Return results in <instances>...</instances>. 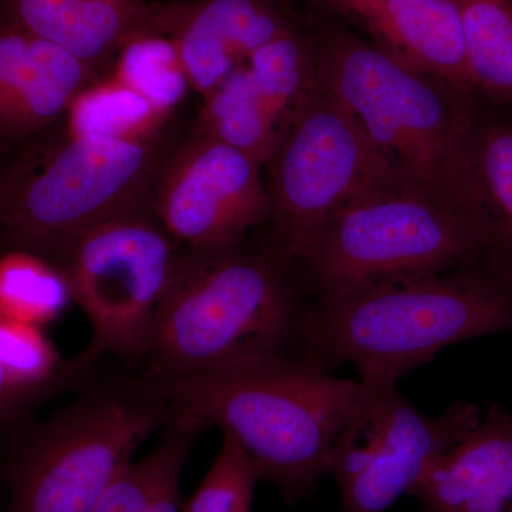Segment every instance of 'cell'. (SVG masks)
Masks as SVG:
<instances>
[{
    "label": "cell",
    "instance_id": "obj_12",
    "mask_svg": "<svg viewBox=\"0 0 512 512\" xmlns=\"http://www.w3.org/2000/svg\"><path fill=\"white\" fill-rule=\"evenodd\" d=\"M293 0H151L150 32L174 43L191 90L207 96L261 47L301 23Z\"/></svg>",
    "mask_w": 512,
    "mask_h": 512
},
{
    "label": "cell",
    "instance_id": "obj_17",
    "mask_svg": "<svg viewBox=\"0 0 512 512\" xmlns=\"http://www.w3.org/2000/svg\"><path fill=\"white\" fill-rule=\"evenodd\" d=\"M471 198L491 254L512 268V110L477 96L468 143Z\"/></svg>",
    "mask_w": 512,
    "mask_h": 512
},
{
    "label": "cell",
    "instance_id": "obj_13",
    "mask_svg": "<svg viewBox=\"0 0 512 512\" xmlns=\"http://www.w3.org/2000/svg\"><path fill=\"white\" fill-rule=\"evenodd\" d=\"M99 73L0 15V141H30L63 120Z\"/></svg>",
    "mask_w": 512,
    "mask_h": 512
},
{
    "label": "cell",
    "instance_id": "obj_4",
    "mask_svg": "<svg viewBox=\"0 0 512 512\" xmlns=\"http://www.w3.org/2000/svg\"><path fill=\"white\" fill-rule=\"evenodd\" d=\"M140 379L173 412L220 427L237 441L261 481L292 505L328 477L333 444L362 389L299 355L205 375Z\"/></svg>",
    "mask_w": 512,
    "mask_h": 512
},
{
    "label": "cell",
    "instance_id": "obj_16",
    "mask_svg": "<svg viewBox=\"0 0 512 512\" xmlns=\"http://www.w3.org/2000/svg\"><path fill=\"white\" fill-rule=\"evenodd\" d=\"M0 15L99 73L130 37L150 32L151 0H0Z\"/></svg>",
    "mask_w": 512,
    "mask_h": 512
},
{
    "label": "cell",
    "instance_id": "obj_24",
    "mask_svg": "<svg viewBox=\"0 0 512 512\" xmlns=\"http://www.w3.org/2000/svg\"><path fill=\"white\" fill-rule=\"evenodd\" d=\"M259 481L251 458L224 434L220 453L200 487L185 501L183 512H252Z\"/></svg>",
    "mask_w": 512,
    "mask_h": 512
},
{
    "label": "cell",
    "instance_id": "obj_7",
    "mask_svg": "<svg viewBox=\"0 0 512 512\" xmlns=\"http://www.w3.org/2000/svg\"><path fill=\"white\" fill-rule=\"evenodd\" d=\"M173 416L144 386L93 387L39 424L10 466L6 512H90L138 446Z\"/></svg>",
    "mask_w": 512,
    "mask_h": 512
},
{
    "label": "cell",
    "instance_id": "obj_19",
    "mask_svg": "<svg viewBox=\"0 0 512 512\" xmlns=\"http://www.w3.org/2000/svg\"><path fill=\"white\" fill-rule=\"evenodd\" d=\"M170 119L171 113L110 73L84 87L62 121L67 136L148 141L168 136Z\"/></svg>",
    "mask_w": 512,
    "mask_h": 512
},
{
    "label": "cell",
    "instance_id": "obj_23",
    "mask_svg": "<svg viewBox=\"0 0 512 512\" xmlns=\"http://www.w3.org/2000/svg\"><path fill=\"white\" fill-rule=\"evenodd\" d=\"M97 359L87 349L72 362L64 363L43 328L0 316V366L22 386L57 392L82 376Z\"/></svg>",
    "mask_w": 512,
    "mask_h": 512
},
{
    "label": "cell",
    "instance_id": "obj_10",
    "mask_svg": "<svg viewBox=\"0 0 512 512\" xmlns=\"http://www.w3.org/2000/svg\"><path fill=\"white\" fill-rule=\"evenodd\" d=\"M180 249L153 210L113 218L77 239L62 268L92 325L93 355L144 362Z\"/></svg>",
    "mask_w": 512,
    "mask_h": 512
},
{
    "label": "cell",
    "instance_id": "obj_5",
    "mask_svg": "<svg viewBox=\"0 0 512 512\" xmlns=\"http://www.w3.org/2000/svg\"><path fill=\"white\" fill-rule=\"evenodd\" d=\"M173 141L63 137L45 154L13 157L0 201V252L22 249L62 266L77 239L103 222L153 210Z\"/></svg>",
    "mask_w": 512,
    "mask_h": 512
},
{
    "label": "cell",
    "instance_id": "obj_15",
    "mask_svg": "<svg viewBox=\"0 0 512 512\" xmlns=\"http://www.w3.org/2000/svg\"><path fill=\"white\" fill-rule=\"evenodd\" d=\"M420 512H512V413L488 403L476 429L414 485Z\"/></svg>",
    "mask_w": 512,
    "mask_h": 512
},
{
    "label": "cell",
    "instance_id": "obj_14",
    "mask_svg": "<svg viewBox=\"0 0 512 512\" xmlns=\"http://www.w3.org/2000/svg\"><path fill=\"white\" fill-rule=\"evenodd\" d=\"M299 2V0H293ZM333 13L400 62L474 92L453 0H303Z\"/></svg>",
    "mask_w": 512,
    "mask_h": 512
},
{
    "label": "cell",
    "instance_id": "obj_8",
    "mask_svg": "<svg viewBox=\"0 0 512 512\" xmlns=\"http://www.w3.org/2000/svg\"><path fill=\"white\" fill-rule=\"evenodd\" d=\"M264 168L265 234L295 259L340 211L384 192L410 190L355 114L320 83L296 111Z\"/></svg>",
    "mask_w": 512,
    "mask_h": 512
},
{
    "label": "cell",
    "instance_id": "obj_25",
    "mask_svg": "<svg viewBox=\"0 0 512 512\" xmlns=\"http://www.w3.org/2000/svg\"><path fill=\"white\" fill-rule=\"evenodd\" d=\"M170 419L157 446L137 463H128L90 512H146L173 444Z\"/></svg>",
    "mask_w": 512,
    "mask_h": 512
},
{
    "label": "cell",
    "instance_id": "obj_18",
    "mask_svg": "<svg viewBox=\"0 0 512 512\" xmlns=\"http://www.w3.org/2000/svg\"><path fill=\"white\" fill-rule=\"evenodd\" d=\"M202 99L192 131L238 148L265 167L285 128L269 109L247 64Z\"/></svg>",
    "mask_w": 512,
    "mask_h": 512
},
{
    "label": "cell",
    "instance_id": "obj_2",
    "mask_svg": "<svg viewBox=\"0 0 512 512\" xmlns=\"http://www.w3.org/2000/svg\"><path fill=\"white\" fill-rule=\"evenodd\" d=\"M301 15L319 83L355 114L403 183L480 220L468 175L477 94L400 62L318 5L305 2Z\"/></svg>",
    "mask_w": 512,
    "mask_h": 512
},
{
    "label": "cell",
    "instance_id": "obj_6",
    "mask_svg": "<svg viewBox=\"0 0 512 512\" xmlns=\"http://www.w3.org/2000/svg\"><path fill=\"white\" fill-rule=\"evenodd\" d=\"M490 254V235L474 215L397 190L330 218L296 261L312 298H329L453 271Z\"/></svg>",
    "mask_w": 512,
    "mask_h": 512
},
{
    "label": "cell",
    "instance_id": "obj_3",
    "mask_svg": "<svg viewBox=\"0 0 512 512\" xmlns=\"http://www.w3.org/2000/svg\"><path fill=\"white\" fill-rule=\"evenodd\" d=\"M512 333V268L485 255L453 271L312 298L299 356L328 373L353 365L360 380H392L440 350Z\"/></svg>",
    "mask_w": 512,
    "mask_h": 512
},
{
    "label": "cell",
    "instance_id": "obj_21",
    "mask_svg": "<svg viewBox=\"0 0 512 512\" xmlns=\"http://www.w3.org/2000/svg\"><path fill=\"white\" fill-rule=\"evenodd\" d=\"M73 302L62 266L22 249L0 252V316L45 328Z\"/></svg>",
    "mask_w": 512,
    "mask_h": 512
},
{
    "label": "cell",
    "instance_id": "obj_22",
    "mask_svg": "<svg viewBox=\"0 0 512 512\" xmlns=\"http://www.w3.org/2000/svg\"><path fill=\"white\" fill-rule=\"evenodd\" d=\"M110 73L168 113H173L191 90L177 47L157 32L130 37L117 52Z\"/></svg>",
    "mask_w": 512,
    "mask_h": 512
},
{
    "label": "cell",
    "instance_id": "obj_26",
    "mask_svg": "<svg viewBox=\"0 0 512 512\" xmlns=\"http://www.w3.org/2000/svg\"><path fill=\"white\" fill-rule=\"evenodd\" d=\"M173 444L163 468L156 490L146 512H183L181 476L191 448L207 424L188 414L174 412L170 419Z\"/></svg>",
    "mask_w": 512,
    "mask_h": 512
},
{
    "label": "cell",
    "instance_id": "obj_27",
    "mask_svg": "<svg viewBox=\"0 0 512 512\" xmlns=\"http://www.w3.org/2000/svg\"><path fill=\"white\" fill-rule=\"evenodd\" d=\"M52 390L29 389L16 383L0 366V424L16 423L25 417V414L42 402L46 397L52 396Z\"/></svg>",
    "mask_w": 512,
    "mask_h": 512
},
{
    "label": "cell",
    "instance_id": "obj_1",
    "mask_svg": "<svg viewBox=\"0 0 512 512\" xmlns=\"http://www.w3.org/2000/svg\"><path fill=\"white\" fill-rule=\"evenodd\" d=\"M311 302L298 261L266 234L227 248H181L141 376L205 375L299 355Z\"/></svg>",
    "mask_w": 512,
    "mask_h": 512
},
{
    "label": "cell",
    "instance_id": "obj_9",
    "mask_svg": "<svg viewBox=\"0 0 512 512\" xmlns=\"http://www.w3.org/2000/svg\"><path fill=\"white\" fill-rule=\"evenodd\" d=\"M359 382V400L333 444L328 477L338 485L340 512H386L436 458L476 429L483 412L457 400L430 417L404 397L399 382Z\"/></svg>",
    "mask_w": 512,
    "mask_h": 512
},
{
    "label": "cell",
    "instance_id": "obj_20",
    "mask_svg": "<svg viewBox=\"0 0 512 512\" xmlns=\"http://www.w3.org/2000/svg\"><path fill=\"white\" fill-rule=\"evenodd\" d=\"M474 92L512 110V0H453Z\"/></svg>",
    "mask_w": 512,
    "mask_h": 512
},
{
    "label": "cell",
    "instance_id": "obj_11",
    "mask_svg": "<svg viewBox=\"0 0 512 512\" xmlns=\"http://www.w3.org/2000/svg\"><path fill=\"white\" fill-rule=\"evenodd\" d=\"M262 170L244 151L192 131L161 165L154 217L181 248L237 245L268 224Z\"/></svg>",
    "mask_w": 512,
    "mask_h": 512
},
{
    "label": "cell",
    "instance_id": "obj_28",
    "mask_svg": "<svg viewBox=\"0 0 512 512\" xmlns=\"http://www.w3.org/2000/svg\"><path fill=\"white\" fill-rule=\"evenodd\" d=\"M13 157L8 153V144L0 141V201H2L3 192L8 185L10 171H12Z\"/></svg>",
    "mask_w": 512,
    "mask_h": 512
}]
</instances>
